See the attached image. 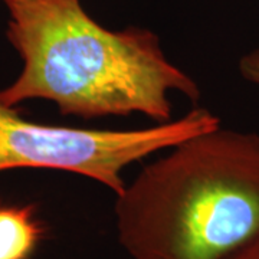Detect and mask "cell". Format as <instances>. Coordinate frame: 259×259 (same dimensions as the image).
Masks as SVG:
<instances>
[{
	"mask_svg": "<svg viewBox=\"0 0 259 259\" xmlns=\"http://www.w3.org/2000/svg\"><path fill=\"white\" fill-rule=\"evenodd\" d=\"M9 13L6 37L23 66L0 101L55 102L61 114L93 120L143 114L158 124L173 120L170 93L197 102L200 90L164 55L150 29L111 30L81 0H0Z\"/></svg>",
	"mask_w": 259,
	"mask_h": 259,
	"instance_id": "6da1fadb",
	"label": "cell"
},
{
	"mask_svg": "<svg viewBox=\"0 0 259 259\" xmlns=\"http://www.w3.org/2000/svg\"><path fill=\"white\" fill-rule=\"evenodd\" d=\"M44 236L33 204L0 202V259H29Z\"/></svg>",
	"mask_w": 259,
	"mask_h": 259,
	"instance_id": "277c9868",
	"label": "cell"
},
{
	"mask_svg": "<svg viewBox=\"0 0 259 259\" xmlns=\"http://www.w3.org/2000/svg\"><path fill=\"white\" fill-rule=\"evenodd\" d=\"M226 259H259V233Z\"/></svg>",
	"mask_w": 259,
	"mask_h": 259,
	"instance_id": "8992f818",
	"label": "cell"
},
{
	"mask_svg": "<svg viewBox=\"0 0 259 259\" xmlns=\"http://www.w3.org/2000/svg\"><path fill=\"white\" fill-rule=\"evenodd\" d=\"M115 197L130 259H226L259 233V134L219 125L192 136Z\"/></svg>",
	"mask_w": 259,
	"mask_h": 259,
	"instance_id": "7a4b0ae2",
	"label": "cell"
},
{
	"mask_svg": "<svg viewBox=\"0 0 259 259\" xmlns=\"http://www.w3.org/2000/svg\"><path fill=\"white\" fill-rule=\"evenodd\" d=\"M219 125L209 110L193 108L151 128H76L30 121L0 101V171L62 170L93 179L117 196L125 187V167Z\"/></svg>",
	"mask_w": 259,
	"mask_h": 259,
	"instance_id": "3957f363",
	"label": "cell"
},
{
	"mask_svg": "<svg viewBox=\"0 0 259 259\" xmlns=\"http://www.w3.org/2000/svg\"><path fill=\"white\" fill-rule=\"evenodd\" d=\"M239 72L242 78L259 88V48L252 49L239 59Z\"/></svg>",
	"mask_w": 259,
	"mask_h": 259,
	"instance_id": "5b68a950",
	"label": "cell"
}]
</instances>
